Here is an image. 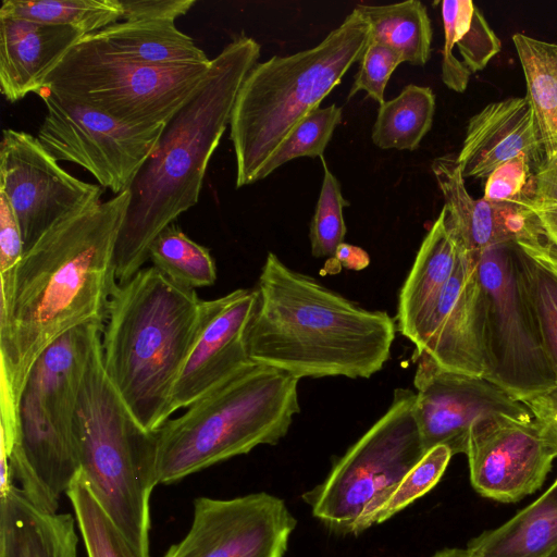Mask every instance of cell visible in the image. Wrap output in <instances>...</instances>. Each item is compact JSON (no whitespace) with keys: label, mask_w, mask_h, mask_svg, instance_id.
Wrapping results in <instances>:
<instances>
[{"label":"cell","mask_w":557,"mask_h":557,"mask_svg":"<svg viewBox=\"0 0 557 557\" xmlns=\"http://www.w3.org/2000/svg\"><path fill=\"white\" fill-rule=\"evenodd\" d=\"M123 191L60 222L24 252L10 319L0 329L1 440L14 441L18 403L40 355L69 331L104 322L117 284L115 246L129 206Z\"/></svg>","instance_id":"1"},{"label":"cell","mask_w":557,"mask_h":557,"mask_svg":"<svg viewBox=\"0 0 557 557\" xmlns=\"http://www.w3.org/2000/svg\"><path fill=\"white\" fill-rule=\"evenodd\" d=\"M257 305L245 335L251 361L296 379H369L389 359L396 323L269 252L257 284Z\"/></svg>","instance_id":"2"},{"label":"cell","mask_w":557,"mask_h":557,"mask_svg":"<svg viewBox=\"0 0 557 557\" xmlns=\"http://www.w3.org/2000/svg\"><path fill=\"white\" fill-rule=\"evenodd\" d=\"M260 49L245 34L235 37L211 59L205 82L164 127L128 189L129 206L114 253L117 283L141 270L154 238L198 202L209 161Z\"/></svg>","instance_id":"3"},{"label":"cell","mask_w":557,"mask_h":557,"mask_svg":"<svg viewBox=\"0 0 557 557\" xmlns=\"http://www.w3.org/2000/svg\"><path fill=\"white\" fill-rule=\"evenodd\" d=\"M219 305L220 298L202 300L152 265L116 284L101 335L102 363L146 430L170 419L176 380Z\"/></svg>","instance_id":"4"},{"label":"cell","mask_w":557,"mask_h":557,"mask_svg":"<svg viewBox=\"0 0 557 557\" xmlns=\"http://www.w3.org/2000/svg\"><path fill=\"white\" fill-rule=\"evenodd\" d=\"M369 38V23L355 8L317 46L274 55L250 70L230 120L236 188L260 181L263 168L292 131L359 62Z\"/></svg>","instance_id":"5"},{"label":"cell","mask_w":557,"mask_h":557,"mask_svg":"<svg viewBox=\"0 0 557 557\" xmlns=\"http://www.w3.org/2000/svg\"><path fill=\"white\" fill-rule=\"evenodd\" d=\"M298 379L249 361L158 432L159 484L176 483L259 445H275L300 411Z\"/></svg>","instance_id":"6"},{"label":"cell","mask_w":557,"mask_h":557,"mask_svg":"<svg viewBox=\"0 0 557 557\" xmlns=\"http://www.w3.org/2000/svg\"><path fill=\"white\" fill-rule=\"evenodd\" d=\"M101 335L94 339L74 418L81 472L101 507L141 557H150V497L158 432L146 430L109 380Z\"/></svg>","instance_id":"7"},{"label":"cell","mask_w":557,"mask_h":557,"mask_svg":"<svg viewBox=\"0 0 557 557\" xmlns=\"http://www.w3.org/2000/svg\"><path fill=\"white\" fill-rule=\"evenodd\" d=\"M104 322L82 324L52 343L32 368L22 392L7 472L39 508L58 512L81 470L74 418L78 393L96 335Z\"/></svg>","instance_id":"8"},{"label":"cell","mask_w":557,"mask_h":557,"mask_svg":"<svg viewBox=\"0 0 557 557\" xmlns=\"http://www.w3.org/2000/svg\"><path fill=\"white\" fill-rule=\"evenodd\" d=\"M416 393L396 388L385 413L342 456L322 483L302 494L312 516L338 534H360L425 454L413 414Z\"/></svg>","instance_id":"9"},{"label":"cell","mask_w":557,"mask_h":557,"mask_svg":"<svg viewBox=\"0 0 557 557\" xmlns=\"http://www.w3.org/2000/svg\"><path fill=\"white\" fill-rule=\"evenodd\" d=\"M210 66L211 60L171 67L126 62L84 36L51 71L44 89L126 125L152 128L169 123L205 82Z\"/></svg>","instance_id":"10"},{"label":"cell","mask_w":557,"mask_h":557,"mask_svg":"<svg viewBox=\"0 0 557 557\" xmlns=\"http://www.w3.org/2000/svg\"><path fill=\"white\" fill-rule=\"evenodd\" d=\"M483 300L484 376L522 399L557 383L540 325L524 290L516 244L479 258Z\"/></svg>","instance_id":"11"},{"label":"cell","mask_w":557,"mask_h":557,"mask_svg":"<svg viewBox=\"0 0 557 557\" xmlns=\"http://www.w3.org/2000/svg\"><path fill=\"white\" fill-rule=\"evenodd\" d=\"M46 115L37 138L59 162L76 163L114 196L131 188L166 125L139 128L44 89Z\"/></svg>","instance_id":"12"},{"label":"cell","mask_w":557,"mask_h":557,"mask_svg":"<svg viewBox=\"0 0 557 557\" xmlns=\"http://www.w3.org/2000/svg\"><path fill=\"white\" fill-rule=\"evenodd\" d=\"M0 191L16 214L25 252L60 222L100 203L103 190L62 169L37 137L5 128L0 145Z\"/></svg>","instance_id":"13"},{"label":"cell","mask_w":557,"mask_h":557,"mask_svg":"<svg viewBox=\"0 0 557 557\" xmlns=\"http://www.w3.org/2000/svg\"><path fill=\"white\" fill-rule=\"evenodd\" d=\"M297 520L283 499L261 492L198 497L191 525L162 557H284Z\"/></svg>","instance_id":"14"},{"label":"cell","mask_w":557,"mask_h":557,"mask_svg":"<svg viewBox=\"0 0 557 557\" xmlns=\"http://www.w3.org/2000/svg\"><path fill=\"white\" fill-rule=\"evenodd\" d=\"M414 360L413 414L424 453L444 445L453 456L466 455L471 426L484 417L533 419L525 405L483 375L445 370L426 354Z\"/></svg>","instance_id":"15"},{"label":"cell","mask_w":557,"mask_h":557,"mask_svg":"<svg viewBox=\"0 0 557 557\" xmlns=\"http://www.w3.org/2000/svg\"><path fill=\"white\" fill-rule=\"evenodd\" d=\"M466 455L473 488L500 503H516L537 491L556 458L533 419L505 414L473 423Z\"/></svg>","instance_id":"16"},{"label":"cell","mask_w":557,"mask_h":557,"mask_svg":"<svg viewBox=\"0 0 557 557\" xmlns=\"http://www.w3.org/2000/svg\"><path fill=\"white\" fill-rule=\"evenodd\" d=\"M479 258L460 250L455 271L416 347L414 358L426 354L445 370L484 376Z\"/></svg>","instance_id":"17"},{"label":"cell","mask_w":557,"mask_h":557,"mask_svg":"<svg viewBox=\"0 0 557 557\" xmlns=\"http://www.w3.org/2000/svg\"><path fill=\"white\" fill-rule=\"evenodd\" d=\"M257 305L253 288L220 297V305L194 345L173 388L172 414L188 408L250 361L245 335Z\"/></svg>","instance_id":"18"},{"label":"cell","mask_w":557,"mask_h":557,"mask_svg":"<svg viewBox=\"0 0 557 557\" xmlns=\"http://www.w3.org/2000/svg\"><path fill=\"white\" fill-rule=\"evenodd\" d=\"M518 156H527L535 166L545 159L527 97L491 102L474 114L468 122L457 162L465 178L486 180Z\"/></svg>","instance_id":"19"},{"label":"cell","mask_w":557,"mask_h":557,"mask_svg":"<svg viewBox=\"0 0 557 557\" xmlns=\"http://www.w3.org/2000/svg\"><path fill=\"white\" fill-rule=\"evenodd\" d=\"M431 169L444 198L447 222L463 251L480 257L491 247L516 244L525 236L532 224L531 213L471 197L457 156L438 157Z\"/></svg>","instance_id":"20"},{"label":"cell","mask_w":557,"mask_h":557,"mask_svg":"<svg viewBox=\"0 0 557 557\" xmlns=\"http://www.w3.org/2000/svg\"><path fill=\"white\" fill-rule=\"evenodd\" d=\"M84 36L82 30L0 16V89L9 102L39 96L51 71Z\"/></svg>","instance_id":"21"},{"label":"cell","mask_w":557,"mask_h":557,"mask_svg":"<svg viewBox=\"0 0 557 557\" xmlns=\"http://www.w3.org/2000/svg\"><path fill=\"white\" fill-rule=\"evenodd\" d=\"M460 246L443 208L418 250L398 296L397 331L418 347L459 255Z\"/></svg>","instance_id":"22"},{"label":"cell","mask_w":557,"mask_h":557,"mask_svg":"<svg viewBox=\"0 0 557 557\" xmlns=\"http://www.w3.org/2000/svg\"><path fill=\"white\" fill-rule=\"evenodd\" d=\"M75 520L39 508L12 484L1 490L0 557H78Z\"/></svg>","instance_id":"23"},{"label":"cell","mask_w":557,"mask_h":557,"mask_svg":"<svg viewBox=\"0 0 557 557\" xmlns=\"http://www.w3.org/2000/svg\"><path fill=\"white\" fill-rule=\"evenodd\" d=\"M85 37L117 59L147 66L171 67L211 60L173 22L122 21Z\"/></svg>","instance_id":"24"},{"label":"cell","mask_w":557,"mask_h":557,"mask_svg":"<svg viewBox=\"0 0 557 557\" xmlns=\"http://www.w3.org/2000/svg\"><path fill=\"white\" fill-rule=\"evenodd\" d=\"M444 26L442 81L463 92L472 73L482 71L500 51L502 42L471 0L441 2Z\"/></svg>","instance_id":"25"},{"label":"cell","mask_w":557,"mask_h":557,"mask_svg":"<svg viewBox=\"0 0 557 557\" xmlns=\"http://www.w3.org/2000/svg\"><path fill=\"white\" fill-rule=\"evenodd\" d=\"M557 547V503L544 492L496 529L472 539V557H550Z\"/></svg>","instance_id":"26"},{"label":"cell","mask_w":557,"mask_h":557,"mask_svg":"<svg viewBox=\"0 0 557 557\" xmlns=\"http://www.w3.org/2000/svg\"><path fill=\"white\" fill-rule=\"evenodd\" d=\"M512 41L524 74L545 159L557 157V44L516 33Z\"/></svg>","instance_id":"27"},{"label":"cell","mask_w":557,"mask_h":557,"mask_svg":"<svg viewBox=\"0 0 557 557\" xmlns=\"http://www.w3.org/2000/svg\"><path fill=\"white\" fill-rule=\"evenodd\" d=\"M521 281L557 376V256L540 233L516 243Z\"/></svg>","instance_id":"28"},{"label":"cell","mask_w":557,"mask_h":557,"mask_svg":"<svg viewBox=\"0 0 557 557\" xmlns=\"http://www.w3.org/2000/svg\"><path fill=\"white\" fill-rule=\"evenodd\" d=\"M370 26L369 40L397 51L404 62L424 65L431 54L433 30L425 5L407 0L386 5H357Z\"/></svg>","instance_id":"29"},{"label":"cell","mask_w":557,"mask_h":557,"mask_svg":"<svg viewBox=\"0 0 557 557\" xmlns=\"http://www.w3.org/2000/svg\"><path fill=\"white\" fill-rule=\"evenodd\" d=\"M434 113L433 90L407 85L398 96L380 104L372 127V141L381 149L413 151L431 129Z\"/></svg>","instance_id":"30"},{"label":"cell","mask_w":557,"mask_h":557,"mask_svg":"<svg viewBox=\"0 0 557 557\" xmlns=\"http://www.w3.org/2000/svg\"><path fill=\"white\" fill-rule=\"evenodd\" d=\"M0 16L74 27L88 35L121 20L122 5L120 0H3Z\"/></svg>","instance_id":"31"},{"label":"cell","mask_w":557,"mask_h":557,"mask_svg":"<svg viewBox=\"0 0 557 557\" xmlns=\"http://www.w3.org/2000/svg\"><path fill=\"white\" fill-rule=\"evenodd\" d=\"M149 260L152 267L185 287H207L216 280L210 251L174 224L165 227L151 243Z\"/></svg>","instance_id":"32"},{"label":"cell","mask_w":557,"mask_h":557,"mask_svg":"<svg viewBox=\"0 0 557 557\" xmlns=\"http://www.w3.org/2000/svg\"><path fill=\"white\" fill-rule=\"evenodd\" d=\"M65 495L88 557H141L101 507L81 471Z\"/></svg>","instance_id":"33"},{"label":"cell","mask_w":557,"mask_h":557,"mask_svg":"<svg viewBox=\"0 0 557 557\" xmlns=\"http://www.w3.org/2000/svg\"><path fill=\"white\" fill-rule=\"evenodd\" d=\"M342 122V107L335 103L311 111L287 136L263 168L260 180L286 162L300 158H322L333 133Z\"/></svg>","instance_id":"34"},{"label":"cell","mask_w":557,"mask_h":557,"mask_svg":"<svg viewBox=\"0 0 557 557\" xmlns=\"http://www.w3.org/2000/svg\"><path fill=\"white\" fill-rule=\"evenodd\" d=\"M451 457V451L444 445L428 450L369 518L366 529L383 523L430 492L440 482Z\"/></svg>","instance_id":"35"},{"label":"cell","mask_w":557,"mask_h":557,"mask_svg":"<svg viewBox=\"0 0 557 557\" xmlns=\"http://www.w3.org/2000/svg\"><path fill=\"white\" fill-rule=\"evenodd\" d=\"M323 181L314 214L309 226L311 253L315 258L332 259L344 243L346 225L343 208L348 202L342 195L341 184L326 165L324 157Z\"/></svg>","instance_id":"36"},{"label":"cell","mask_w":557,"mask_h":557,"mask_svg":"<svg viewBox=\"0 0 557 557\" xmlns=\"http://www.w3.org/2000/svg\"><path fill=\"white\" fill-rule=\"evenodd\" d=\"M24 255L21 227L8 197L0 191V329L10 319L18 267Z\"/></svg>","instance_id":"37"},{"label":"cell","mask_w":557,"mask_h":557,"mask_svg":"<svg viewBox=\"0 0 557 557\" xmlns=\"http://www.w3.org/2000/svg\"><path fill=\"white\" fill-rule=\"evenodd\" d=\"M527 156H518L499 168L487 178L483 199L528 211L535 193V171Z\"/></svg>","instance_id":"38"},{"label":"cell","mask_w":557,"mask_h":557,"mask_svg":"<svg viewBox=\"0 0 557 557\" xmlns=\"http://www.w3.org/2000/svg\"><path fill=\"white\" fill-rule=\"evenodd\" d=\"M404 62L401 55L392 48L369 40L359 60V70L348 92L349 100L360 90L379 104L384 100V91L392 73Z\"/></svg>","instance_id":"39"},{"label":"cell","mask_w":557,"mask_h":557,"mask_svg":"<svg viewBox=\"0 0 557 557\" xmlns=\"http://www.w3.org/2000/svg\"><path fill=\"white\" fill-rule=\"evenodd\" d=\"M528 211L557 256V157L535 166V193Z\"/></svg>","instance_id":"40"},{"label":"cell","mask_w":557,"mask_h":557,"mask_svg":"<svg viewBox=\"0 0 557 557\" xmlns=\"http://www.w3.org/2000/svg\"><path fill=\"white\" fill-rule=\"evenodd\" d=\"M122 21H165L175 22L185 15L196 0H120Z\"/></svg>","instance_id":"41"},{"label":"cell","mask_w":557,"mask_h":557,"mask_svg":"<svg viewBox=\"0 0 557 557\" xmlns=\"http://www.w3.org/2000/svg\"><path fill=\"white\" fill-rule=\"evenodd\" d=\"M521 403L531 412L543 440L557 457V383Z\"/></svg>","instance_id":"42"},{"label":"cell","mask_w":557,"mask_h":557,"mask_svg":"<svg viewBox=\"0 0 557 557\" xmlns=\"http://www.w3.org/2000/svg\"><path fill=\"white\" fill-rule=\"evenodd\" d=\"M332 260L336 265L354 270L364 269L370 262V258L363 249L346 243L339 245Z\"/></svg>","instance_id":"43"},{"label":"cell","mask_w":557,"mask_h":557,"mask_svg":"<svg viewBox=\"0 0 557 557\" xmlns=\"http://www.w3.org/2000/svg\"><path fill=\"white\" fill-rule=\"evenodd\" d=\"M431 557H472L467 548H444Z\"/></svg>","instance_id":"44"},{"label":"cell","mask_w":557,"mask_h":557,"mask_svg":"<svg viewBox=\"0 0 557 557\" xmlns=\"http://www.w3.org/2000/svg\"><path fill=\"white\" fill-rule=\"evenodd\" d=\"M545 492L555 503H557V479Z\"/></svg>","instance_id":"45"},{"label":"cell","mask_w":557,"mask_h":557,"mask_svg":"<svg viewBox=\"0 0 557 557\" xmlns=\"http://www.w3.org/2000/svg\"><path fill=\"white\" fill-rule=\"evenodd\" d=\"M550 557H557V547L555 548Z\"/></svg>","instance_id":"46"}]
</instances>
